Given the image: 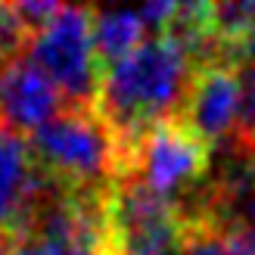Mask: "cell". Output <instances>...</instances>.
Wrapping results in <instances>:
<instances>
[{
	"mask_svg": "<svg viewBox=\"0 0 255 255\" xmlns=\"http://www.w3.org/2000/svg\"><path fill=\"white\" fill-rule=\"evenodd\" d=\"M237 106H240V72L231 62H209V66L196 69L177 119L184 122L187 131H193L202 143L215 149L221 143H231Z\"/></svg>",
	"mask_w": 255,
	"mask_h": 255,
	"instance_id": "8992f818",
	"label": "cell"
},
{
	"mask_svg": "<svg viewBox=\"0 0 255 255\" xmlns=\"http://www.w3.org/2000/svg\"><path fill=\"white\" fill-rule=\"evenodd\" d=\"M106 255H184V218L168 199L122 174L103 196Z\"/></svg>",
	"mask_w": 255,
	"mask_h": 255,
	"instance_id": "5b68a950",
	"label": "cell"
},
{
	"mask_svg": "<svg viewBox=\"0 0 255 255\" xmlns=\"http://www.w3.org/2000/svg\"><path fill=\"white\" fill-rule=\"evenodd\" d=\"M184 255H255V243L224 237L199 224H184Z\"/></svg>",
	"mask_w": 255,
	"mask_h": 255,
	"instance_id": "30bf717a",
	"label": "cell"
},
{
	"mask_svg": "<svg viewBox=\"0 0 255 255\" xmlns=\"http://www.w3.org/2000/svg\"><path fill=\"white\" fill-rule=\"evenodd\" d=\"M193 75V59L171 34H146L125 59L103 69L97 112L128 149L149 125L177 119Z\"/></svg>",
	"mask_w": 255,
	"mask_h": 255,
	"instance_id": "6da1fadb",
	"label": "cell"
},
{
	"mask_svg": "<svg viewBox=\"0 0 255 255\" xmlns=\"http://www.w3.org/2000/svg\"><path fill=\"white\" fill-rule=\"evenodd\" d=\"M28 149L50 181L72 193H106L125 171V146L97 109L66 106L34 134Z\"/></svg>",
	"mask_w": 255,
	"mask_h": 255,
	"instance_id": "7a4b0ae2",
	"label": "cell"
},
{
	"mask_svg": "<svg viewBox=\"0 0 255 255\" xmlns=\"http://www.w3.org/2000/svg\"><path fill=\"white\" fill-rule=\"evenodd\" d=\"M62 109L66 103L59 91L28 56L16 53L6 59L0 72V128L25 137L59 116Z\"/></svg>",
	"mask_w": 255,
	"mask_h": 255,
	"instance_id": "52a82bcc",
	"label": "cell"
},
{
	"mask_svg": "<svg viewBox=\"0 0 255 255\" xmlns=\"http://www.w3.org/2000/svg\"><path fill=\"white\" fill-rule=\"evenodd\" d=\"M149 193L168 199L184 224L196 215L212 174V146L187 131L181 119L149 125L125 149V171Z\"/></svg>",
	"mask_w": 255,
	"mask_h": 255,
	"instance_id": "3957f363",
	"label": "cell"
},
{
	"mask_svg": "<svg viewBox=\"0 0 255 255\" xmlns=\"http://www.w3.org/2000/svg\"><path fill=\"white\" fill-rule=\"evenodd\" d=\"M44 181L47 174L37 168L28 140L0 128V231L19 237Z\"/></svg>",
	"mask_w": 255,
	"mask_h": 255,
	"instance_id": "ba28073f",
	"label": "cell"
},
{
	"mask_svg": "<svg viewBox=\"0 0 255 255\" xmlns=\"http://www.w3.org/2000/svg\"><path fill=\"white\" fill-rule=\"evenodd\" d=\"M22 53L50 78L66 106L97 109L100 62L91 41V6H59L56 16L28 37Z\"/></svg>",
	"mask_w": 255,
	"mask_h": 255,
	"instance_id": "277c9868",
	"label": "cell"
},
{
	"mask_svg": "<svg viewBox=\"0 0 255 255\" xmlns=\"http://www.w3.org/2000/svg\"><path fill=\"white\" fill-rule=\"evenodd\" d=\"M12 243H16V237L6 234V231H0V255H9L12 252Z\"/></svg>",
	"mask_w": 255,
	"mask_h": 255,
	"instance_id": "7c38bea8",
	"label": "cell"
},
{
	"mask_svg": "<svg viewBox=\"0 0 255 255\" xmlns=\"http://www.w3.org/2000/svg\"><path fill=\"white\" fill-rule=\"evenodd\" d=\"M237 72H240V106H237L231 143L240 149H255V66Z\"/></svg>",
	"mask_w": 255,
	"mask_h": 255,
	"instance_id": "8fae6325",
	"label": "cell"
},
{
	"mask_svg": "<svg viewBox=\"0 0 255 255\" xmlns=\"http://www.w3.org/2000/svg\"><path fill=\"white\" fill-rule=\"evenodd\" d=\"M146 34V25L131 9H91V41L94 56L100 62V75L112 62L125 59Z\"/></svg>",
	"mask_w": 255,
	"mask_h": 255,
	"instance_id": "9c48e42d",
	"label": "cell"
},
{
	"mask_svg": "<svg viewBox=\"0 0 255 255\" xmlns=\"http://www.w3.org/2000/svg\"><path fill=\"white\" fill-rule=\"evenodd\" d=\"M6 59H9V56H6V50H3V44H0V72H3V66H6Z\"/></svg>",
	"mask_w": 255,
	"mask_h": 255,
	"instance_id": "4fadbf2b",
	"label": "cell"
}]
</instances>
